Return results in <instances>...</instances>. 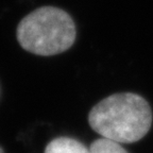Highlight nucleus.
<instances>
[{
    "label": "nucleus",
    "instance_id": "obj_2",
    "mask_svg": "<svg viewBox=\"0 0 153 153\" xmlns=\"http://www.w3.org/2000/svg\"><path fill=\"white\" fill-rule=\"evenodd\" d=\"M19 45L36 55H55L68 50L76 41V26L68 13L43 7L28 14L17 26Z\"/></svg>",
    "mask_w": 153,
    "mask_h": 153
},
{
    "label": "nucleus",
    "instance_id": "obj_3",
    "mask_svg": "<svg viewBox=\"0 0 153 153\" xmlns=\"http://www.w3.org/2000/svg\"><path fill=\"white\" fill-rule=\"evenodd\" d=\"M45 153H91V150L74 138L57 137L48 143Z\"/></svg>",
    "mask_w": 153,
    "mask_h": 153
},
{
    "label": "nucleus",
    "instance_id": "obj_4",
    "mask_svg": "<svg viewBox=\"0 0 153 153\" xmlns=\"http://www.w3.org/2000/svg\"><path fill=\"white\" fill-rule=\"evenodd\" d=\"M91 153H128L121 143L108 138H99L91 145Z\"/></svg>",
    "mask_w": 153,
    "mask_h": 153
},
{
    "label": "nucleus",
    "instance_id": "obj_1",
    "mask_svg": "<svg viewBox=\"0 0 153 153\" xmlns=\"http://www.w3.org/2000/svg\"><path fill=\"white\" fill-rule=\"evenodd\" d=\"M88 122L91 129L104 138L132 143L149 132L152 111L146 99L137 94H114L91 108Z\"/></svg>",
    "mask_w": 153,
    "mask_h": 153
},
{
    "label": "nucleus",
    "instance_id": "obj_5",
    "mask_svg": "<svg viewBox=\"0 0 153 153\" xmlns=\"http://www.w3.org/2000/svg\"><path fill=\"white\" fill-rule=\"evenodd\" d=\"M0 153H3V150L1 148H0Z\"/></svg>",
    "mask_w": 153,
    "mask_h": 153
}]
</instances>
